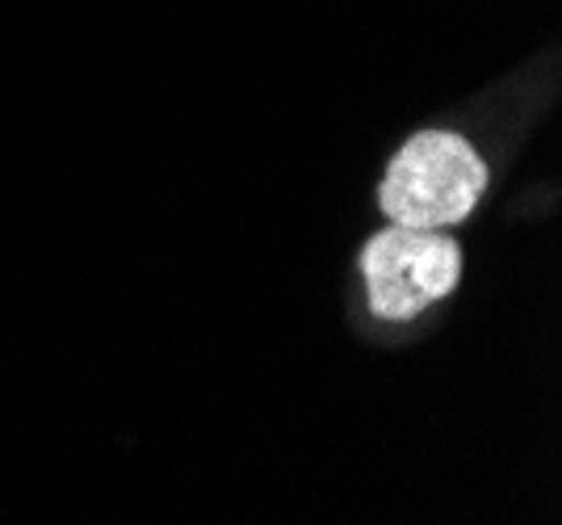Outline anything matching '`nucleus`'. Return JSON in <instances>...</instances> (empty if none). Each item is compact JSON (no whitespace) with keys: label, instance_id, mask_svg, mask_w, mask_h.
Masks as SVG:
<instances>
[{"label":"nucleus","instance_id":"f03ea898","mask_svg":"<svg viewBox=\"0 0 562 525\" xmlns=\"http://www.w3.org/2000/svg\"><path fill=\"white\" fill-rule=\"evenodd\" d=\"M366 294L382 320H407L446 299L462 278V253L437 227H386L361 253Z\"/></svg>","mask_w":562,"mask_h":525},{"label":"nucleus","instance_id":"f257e3e1","mask_svg":"<svg viewBox=\"0 0 562 525\" xmlns=\"http://www.w3.org/2000/svg\"><path fill=\"white\" fill-rule=\"evenodd\" d=\"M487 168L479 152L449 131H424L395 152L382 177V211L403 227H446L479 206Z\"/></svg>","mask_w":562,"mask_h":525}]
</instances>
